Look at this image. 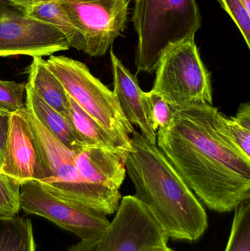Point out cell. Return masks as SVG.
Wrapping results in <instances>:
<instances>
[{
	"mask_svg": "<svg viewBox=\"0 0 250 251\" xmlns=\"http://www.w3.org/2000/svg\"><path fill=\"white\" fill-rule=\"evenodd\" d=\"M157 145L198 200L214 212L250 199V157L233 141L225 116L209 104L176 110L157 132Z\"/></svg>",
	"mask_w": 250,
	"mask_h": 251,
	"instance_id": "obj_1",
	"label": "cell"
},
{
	"mask_svg": "<svg viewBox=\"0 0 250 251\" xmlns=\"http://www.w3.org/2000/svg\"><path fill=\"white\" fill-rule=\"evenodd\" d=\"M125 159L135 197L145 205L168 239L199 240L208 226L206 212L157 144L134 131Z\"/></svg>",
	"mask_w": 250,
	"mask_h": 251,
	"instance_id": "obj_2",
	"label": "cell"
},
{
	"mask_svg": "<svg viewBox=\"0 0 250 251\" xmlns=\"http://www.w3.org/2000/svg\"><path fill=\"white\" fill-rule=\"evenodd\" d=\"M132 22L138 36L136 71L152 74L165 49L195 38L202 18L196 0H135Z\"/></svg>",
	"mask_w": 250,
	"mask_h": 251,
	"instance_id": "obj_3",
	"label": "cell"
},
{
	"mask_svg": "<svg viewBox=\"0 0 250 251\" xmlns=\"http://www.w3.org/2000/svg\"><path fill=\"white\" fill-rule=\"evenodd\" d=\"M29 122L42 153L48 176L38 181L56 196L108 215L115 213L120 193L95 188L82 179L75 163L74 151L59 141L27 108L22 110Z\"/></svg>",
	"mask_w": 250,
	"mask_h": 251,
	"instance_id": "obj_4",
	"label": "cell"
},
{
	"mask_svg": "<svg viewBox=\"0 0 250 251\" xmlns=\"http://www.w3.org/2000/svg\"><path fill=\"white\" fill-rule=\"evenodd\" d=\"M47 66L68 95L110 134L132 148L135 131L126 119L114 92L94 76L86 65L64 56L50 55Z\"/></svg>",
	"mask_w": 250,
	"mask_h": 251,
	"instance_id": "obj_5",
	"label": "cell"
},
{
	"mask_svg": "<svg viewBox=\"0 0 250 251\" xmlns=\"http://www.w3.org/2000/svg\"><path fill=\"white\" fill-rule=\"evenodd\" d=\"M151 92L173 110L190 104L212 105L211 74L200 55L195 38L170 46L161 53Z\"/></svg>",
	"mask_w": 250,
	"mask_h": 251,
	"instance_id": "obj_6",
	"label": "cell"
},
{
	"mask_svg": "<svg viewBox=\"0 0 250 251\" xmlns=\"http://www.w3.org/2000/svg\"><path fill=\"white\" fill-rule=\"evenodd\" d=\"M168 240L148 208L135 196H126L105 230L68 251H151L167 246Z\"/></svg>",
	"mask_w": 250,
	"mask_h": 251,
	"instance_id": "obj_7",
	"label": "cell"
},
{
	"mask_svg": "<svg viewBox=\"0 0 250 251\" xmlns=\"http://www.w3.org/2000/svg\"><path fill=\"white\" fill-rule=\"evenodd\" d=\"M82 35L84 52L104 55L126 27L129 0H60Z\"/></svg>",
	"mask_w": 250,
	"mask_h": 251,
	"instance_id": "obj_8",
	"label": "cell"
},
{
	"mask_svg": "<svg viewBox=\"0 0 250 251\" xmlns=\"http://www.w3.org/2000/svg\"><path fill=\"white\" fill-rule=\"evenodd\" d=\"M21 209L46 218L81 240L93 237L110 225L107 215L53 194L38 181L21 184Z\"/></svg>",
	"mask_w": 250,
	"mask_h": 251,
	"instance_id": "obj_9",
	"label": "cell"
},
{
	"mask_svg": "<svg viewBox=\"0 0 250 251\" xmlns=\"http://www.w3.org/2000/svg\"><path fill=\"white\" fill-rule=\"evenodd\" d=\"M67 38L49 24L11 6L0 11V57L50 56L70 49Z\"/></svg>",
	"mask_w": 250,
	"mask_h": 251,
	"instance_id": "obj_10",
	"label": "cell"
},
{
	"mask_svg": "<svg viewBox=\"0 0 250 251\" xmlns=\"http://www.w3.org/2000/svg\"><path fill=\"white\" fill-rule=\"evenodd\" d=\"M0 172L21 184L48 176L39 145L22 110L10 113L8 135Z\"/></svg>",
	"mask_w": 250,
	"mask_h": 251,
	"instance_id": "obj_11",
	"label": "cell"
},
{
	"mask_svg": "<svg viewBox=\"0 0 250 251\" xmlns=\"http://www.w3.org/2000/svg\"><path fill=\"white\" fill-rule=\"evenodd\" d=\"M114 95L123 115L131 125H136L140 134L148 141L157 144V132L150 114L149 102L146 92L139 86L136 75L125 67L121 60L110 50Z\"/></svg>",
	"mask_w": 250,
	"mask_h": 251,
	"instance_id": "obj_12",
	"label": "cell"
},
{
	"mask_svg": "<svg viewBox=\"0 0 250 251\" xmlns=\"http://www.w3.org/2000/svg\"><path fill=\"white\" fill-rule=\"evenodd\" d=\"M74 154L76 168L85 182L102 191L120 193L126 178L127 153L84 146Z\"/></svg>",
	"mask_w": 250,
	"mask_h": 251,
	"instance_id": "obj_13",
	"label": "cell"
},
{
	"mask_svg": "<svg viewBox=\"0 0 250 251\" xmlns=\"http://www.w3.org/2000/svg\"><path fill=\"white\" fill-rule=\"evenodd\" d=\"M28 85L35 94L51 108L64 116L69 122V97L60 81L41 57H33L26 69Z\"/></svg>",
	"mask_w": 250,
	"mask_h": 251,
	"instance_id": "obj_14",
	"label": "cell"
},
{
	"mask_svg": "<svg viewBox=\"0 0 250 251\" xmlns=\"http://www.w3.org/2000/svg\"><path fill=\"white\" fill-rule=\"evenodd\" d=\"M26 107L59 141L72 151L81 150L85 143L78 137L70 122L45 104L26 83Z\"/></svg>",
	"mask_w": 250,
	"mask_h": 251,
	"instance_id": "obj_15",
	"label": "cell"
},
{
	"mask_svg": "<svg viewBox=\"0 0 250 251\" xmlns=\"http://www.w3.org/2000/svg\"><path fill=\"white\" fill-rule=\"evenodd\" d=\"M69 102V122L85 146L125 153H128L132 149L110 134L96 121L85 113L70 97Z\"/></svg>",
	"mask_w": 250,
	"mask_h": 251,
	"instance_id": "obj_16",
	"label": "cell"
},
{
	"mask_svg": "<svg viewBox=\"0 0 250 251\" xmlns=\"http://www.w3.org/2000/svg\"><path fill=\"white\" fill-rule=\"evenodd\" d=\"M26 16L49 24L65 35L70 47L84 51L82 35L70 21L60 0H53L38 5L21 9Z\"/></svg>",
	"mask_w": 250,
	"mask_h": 251,
	"instance_id": "obj_17",
	"label": "cell"
},
{
	"mask_svg": "<svg viewBox=\"0 0 250 251\" xmlns=\"http://www.w3.org/2000/svg\"><path fill=\"white\" fill-rule=\"evenodd\" d=\"M0 251H36L29 219L0 216Z\"/></svg>",
	"mask_w": 250,
	"mask_h": 251,
	"instance_id": "obj_18",
	"label": "cell"
},
{
	"mask_svg": "<svg viewBox=\"0 0 250 251\" xmlns=\"http://www.w3.org/2000/svg\"><path fill=\"white\" fill-rule=\"evenodd\" d=\"M230 237L225 251H250V202L235 209Z\"/></svg>",
	"mask_w": 250,
	"mask_h": 251,
	"instance_id": "obj_19",
	"label": "cell"
},
{
	"mask_svg": "<svg viewBox=\"0 0 250 251\" xmlns=\"http://www.w3.org/2000/svg\"><path fill=\"white\" fill-rule=\"evenodd\" d=\"M226 127L239 149L250 157V104L239 106L236 116L225 117Z\"/></svg>",
	"mask_w": 250,
	"mask_h": 251,
	"instance_id": "obj_20",
	"label": "cell"
},
{
	"mask_svg": "<svg viewBox=\"0 0 250 251\" xmlns=\"http://www.w3.org/2000/svg\"><path fill=\"white\" fill-rule=\"evenodd\" d=\"M21 183L0 172V216H16L21 209Z\"/></svg>",
	"mask_w": 250,
	"mask_h": 251,
	"instance_id": "obj_21",
	"label": "cell"
},
{
	"mask_svg": "<svg viewBox=\"0 0 250 251\" xmlns=\"http://www.w3.org/2000/svg\"><path fill=\"white\" fill-rule=\"evenodd\" d=\"M26 84L0 79V110L16 113L26 108Z\"/></svg>",
	"mask_w": 250,
	"mask_h": 251,
	"instance_id": "obj_22",
	"label": "cell"
},
{
	"mask_svg": "<svg viewBox=\"0 0 250 251\" xmlns=\"http://www.w3.org/2000/svg\"><path fill=\"white\" fill-rule=\"evenodd\" d=\"M239 28L250 48V12L242 0H217Z\"/></svg>",
	"mask_w": 250,
	"mask_h": 251,
	"instance_id": "obj_23",
	"label": "cell"
},
{
	"mask_svg": "<svg viewBox=\"0 0 250 251\" xmlns=\"http://www.w3.org/2000/svg\"><path fill=\"white\" fill-rule=\"evenodd\" d=\"M149 102L151 122L156 131L159 128L168 126L173 120L175 110L159 95L146 92Z\"/></svg>",
	"mask_w": 250,
	"mask_h": 251,
	"instance_id": "obj_24",
	"label": "cell"
},
{
	"mask_svg": "<svg viewBox=\"0 0 250 251\" xmlns=\"http://www.w3.org/2000/svg\"><path fill=\"white\" fill-rule=\"evenodd\" d=\"M10 113L7 112L0 113V170L2 166L4 150L8 135L9 119Z\"/></svg>",
	"mask_w": 250,
	"mask_h": 251,
	"instance_id": "obj_25",
	"label": "cell"
},
{
	"mask_svg": "<svg viewBox=\"0 0 250 251\" xmlns=\"http://www.w3.org/2000/svg\"><path fill=\"white\" fill-rule=\"evenodd\" d=\"M9 4H11L16 8L21 10L25 7H31V6L38 5L47 1H53V0H5Z\"/></svg>",
	"mask_w": 250,
	"mask_h": 251,
	"instance_id": "obj_26",
	"label": "cell"
},
{
	"mask_svg": "<svg viewBox=\"0 0 250 251\" xmlns=\"http://www.w3.org/2000/svg\"><path fill=\"white\" fill-rule=\"evenodd\" d=\"M11 4H9L5 0H0V11L1 10H5L8 7H11Z\"/></svg>",
	"mask_w": 250,
	"mask_h": 251,
	"instance_id": "obj_27",
	"label": "cell"
},
{
	"mask_svg": "<svg viewBox=\"0 0 250 251\" xmlns=\"http://www.w3.org/2000/svg\"><path fill=\"white\" fill-rule=\"evenodd\" d=\"M151 251H176L170 249L168 246H163V247L157 248V249H154Z\"/></svg>",
	"mask_w": 250,
	"mask_h": 251,
	"instance_id": "obj_28",
	"label": "cell"
},
{
	"mask_svg": "<svg viewBox=\"0 0 250 251\" xmlns=\"http://www.w3.org/2000/svg\"><path fill=\"white\" fill-rule=\"evenodd\" d=\"M242 2L245 4V7L247 10L250 12V0H242Z\"/></svg>",
	"mask_w": 250,
	"mask_h": 251,
	"instance_id": "obj_29",
	"label": "cell"
},
{
	"mask_svg": "<svg viewBox=\"0 0 250 251\" xmlns=\"http://www.w3.org/2000/svg\"><path fill=\"white\" fill-rule=\"evenodd\" d=\"M1 112H2V111H1V110H0V113H1Z\"/></svg>",
	"mask_w": 250,
	"mask_h": 251,
	"instance_id": "obj_30",
	"label": "cell"
}]
</instances>
